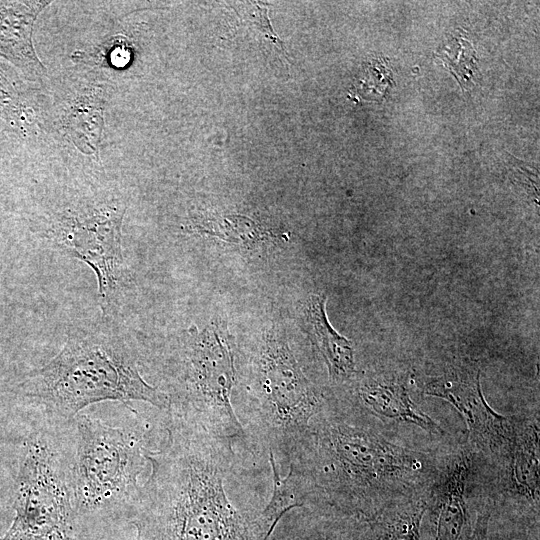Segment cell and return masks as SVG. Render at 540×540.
I'll use <instances>...</instances> for the list:
<instances>
[{
    "label": "cell",
    "instance_id": "5b68a950",
    "mask_svg": "<svg viewBox=\"0 0 540 540\" xmlns=\"http://www.w3.org/2000/svg\"><path fill=\"white\" fill-rule=\"evenodd\" d=\"M252 391L254 403L247 418L253 432L268 451L290 455L325 400L304 374L286 337L275 328L263 335Z\"/></svg>",
    "mask_w": 540,
    "mask_h": 540
},
{
    "label": "cell",
    "instance_id": "52a82bcc",
    "mask_svg": "<svg viewBox=\"0 0 540 540\" xmlns=\"http://www.w3.org/2000/svg\"><path fill=\"white\" fill-rule=\"evenodd\" d=\"M76 456L71 467L75 505L97 510L137 497L147 461L142 439L86 414L75 418Z\"/></svg>",
    "mask_w": 540,
    "mask_h": 540
},
{
    "label": "cell",
    "instance_id": "9c48e42d",
    "mask_svg": "<svg viewBox=\"0 0 540 540\" xmlns=\"http://www.w3.org/2000/svg\"><path fill=\"white\" fill-rule=\"evenodd\" d=\"M473 451L461 448L440 469L426 492L423 540H470L473 532L466 490L473 469Z\"/></svg>",
    "mask_w": 540,
    "mask_h": 540
},
{
    "label": "cell",
    "instance_id": "ba28073f",
    "mask_svg": "<svg viewBox=\"0 0 540 540\" xmlns=\"http://www.w3.org/2000/svg\"><path fill=\"white\" fill-rule=\"evenodd\" d=\"M423 393L450 403L466 424L470 445L490 455L500 464L515 440L517 421L497 413L486 401L480 382V370L470 365L448 369L429 378Z\"/></svg>",
    "mask_w": 540,
    "mask_h": 540
},
{
    "label": "cell",
    "instance_id": "2e32d148",
    "mask_svg": "<svg viewBox=\"0 0 540 540\" xmlns=\"http://www.w3.org/2000/svg\"><path fill=\"white\" fill-rule=\"evenodd\" d=\"M441 56L459 83L462 86L470 85L476 70V58L470 43L459 37L453 38L441 50Z\"/></svg>",
    "mask_w": 540,
    "mask_h": 540
},
{
    "label": "cell",
    "instance_id": "3957f363",
    "mask_svg": "<svg viewBox=\"0 0 540 540\" xmlns=\"http://www.w3.org/2000/svg\"><path fill=\"white\" fill-rule=\"evenodd\" d=\"M126 197L107 185L68 186L43 205L40 234L48 248L87 264L95 273L102 318L126 305L134 280L124 258Z\"/></svg>",
    "mask_w": 540,
    "mask_h": 540
},
{
    "label": "cell",
    "instance_id": "7c38bea8",
    "mask_svg": "<svg viewBox=\"0 0 540 540\" xmlns=\"http://www.w3.org/2000/svg\"><path fill=\"white\" fill-rule=\"evenodd\" d=\"M504 486L539 510L538 418L520 423L508 456L500 464Z\"/></svg>",
    "mask_w": 540,
    "mask_h": 540
},
{
    "label": "cell",
    "instance_id": "4fadbf2b",
    "mask_svg": "<svg viewBox=\"0 0 540 540\" xmlns=\"http://www.w3.org/2000/svg\"><path fill=\"white\" fill-rule=\"evenodd\" d=\"M426 492L394 503L366 520L365 540H423Z\"/></svg>",
    "mask_w": 540,
    "mask_h": 540
},
{
    "label": "cell",
    "instance_id": "ac0fdd59",
    "mask_svg": "<svg viewBox=\"0 0 540 540\" xmlns=\"http://www.w3.org/2000/svg\"><path fill=\"white\" fill-rule=\"evenodd\" d=\"M490 517L491 508L489 505H486L482 507L481 510L477 511L470 540H486Z\"/></svg>",
    "mask_w": 540,
    "mask_h": 540
},
{
    "label": "cell",
    "instance_id": "30bf717a",
    "mask_svg": "<svg viewBox=\"0 0 540 540\" xmlns=\"http://www.w3.org/2000/svg\"><path fill=\"white\" fill-rule=\"evenodd\" d=\"M356 390L358 407L368 415L412 424L433 435L443 434L441 427L417 406L407 386L399 379L384 375L365 377Z\"/></svg>",
    "mask_w": 540,
    "mask_h": 540
},
{
    "label": "cell",
    "instance_id": "9a60e30c",
    "mask_svg": "<svg viewBox=\"0 0 540 540\" xmlns=\"http://www.w3.org/2000/svg\"><path fill=\"white\" fill-rule=\"evenodd\" d=\"M191 233L214 236L225 242L246 248L270 239L271 233L254 220L242 215H193L185 226Z\"/></svg>",
    "mask_w": 540,
    "mask_h": 540
},
{
    "label": "cell",
    "instance_id": "6da1fadb",
    "mask_svg": "<svg viewBox=\"0 0 540 540\" xmlns=\"http://www.w3.org/2000/svg\"><path fill=\"white\" fill-rule=\"evenodd\" d=\"M290 457L313 500L363 521L424 493L441 466L431 455L388 439L361 409L343 411L326 402Z\"/></svg>",
    "mask_w": 540,
    "mask_h": 540
},
{
    "label": "cell",
    "instance_id": "7a4b0ae2",
    "mask_svg": "<svg viewBox=\"0 0 540 540\" xmlns=\"http://www.w3.org/2000/svg\"><path fill=\"white\" fill-rule=\"evenodd\" d=\"M103 320L74 329L61 350L20 384L22 395L49 419L69 422L89 405L110 400L169 410L167 393L143 379L132 348L111 320Z\"/></svg>",
    "mask_w": 540,
    "mask_h": 540
},
{
    "label": "cell",
    "instance_id": "277c9868",
    "mask_svg": "<svg viewBox=\"0 0 540 540\" xmlns=\"http://www.w3.org/2000/svg\"><path fill=\"white\" fill-rule=\"evenodd\" d=\"M179 389L169 396L171 416L232 445L245 431L231 403L237 381L235 351L226 325L191 326L180 345Z\"/></svg>",
    "mask_w": 540,
    "mask_h": 540
},
{
    "label": "cell",
    "instance_id": "5bb4252c",
    "mask_svg": "<svg viewBox=\"0 0 540 540\" xmlns=\"http://www.w3.org/2000/svg\"><path fill=\"white\" fill-rule=\"evenodd\" d=\"M268 453L273 474V492L269 503L255 518V524L264 540L269 538L285 512L294 507H303L313 500L310 487L295 467L290 465L288 475L281 479L274 454L271 451Z\"/></svg>",
    "mask_w": 540,
    "mask_h": 540
},
{
    "label": "cell",
    "instance_id": "8992f818",
    "mask_svg": "<svg viewBox=\"0 0 540 540\" xmlns=\"http://www.w3.org/2000/svg\"><path fill=\"white\" fill-rule=\"evenodd\" d=\"M74 506L71 468L44 431L33 433L16 477L15 517L0 540H72Z\"/></svg>",
    "mask_w": 540,
    "mask_h": 540
},
{
    "label": "cell",
    "instance_id": "8fae6325",
    "mask_svg": "<svg viewBox=\"0 0 540 540\" xmlns=\"http://www.w3.org/2000/svg\"><path fill=\"white\" fill-rule=\"evenodd\" d=\"M326 300L324 294L309 295L302 307L303 323L327 365L331 381L341 384L351 380L356 372L354 349L351 341L331 326Z\"/></svg>",
    "mask_w": 540,
    "mask_h": 540
},
{
    "label": "cell",
    "instance_id": "e0dca14e",
    "mask_svg": "<svg viewBox=\"0 0 540 540\" xmlns=\"http://www.w3.org/2000/svg\"><path fill=\"white\" fill-rule=\"evenodd\" d=\"M250 12L251 21L253 24L257 27V29L269 40H271L277 47H279L284 53L283 45L278 36L274 33L272 26L270 24L268 15H267V8L260 7L259 5L255 4L252 6V10Z\"/></svg>",
    "mask_w": 540,
    "mask_h": 540
}]
</instances>
